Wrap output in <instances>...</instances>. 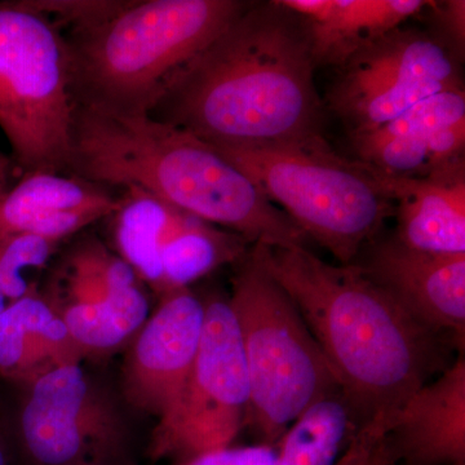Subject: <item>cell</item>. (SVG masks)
<instances>
[{"label":"cell","instance_id":"cell-1","mask_svg":"<svg viewBox=\"0 0 465 465\" xmlns=\"http://www.w3.org/2000/svg\"><path fill=\"white\" fill-rule=\"evenodd\" d=\"M307 24L280 0L250 3L173 75L149 116L213 146L322 136Z\"/></svg>","mask_w":465,"mask_h":465},{"label":"cell","instance_id":"cell-2","mask_svg":"<svg viewBox=\"0 0 465 465\" xmlns=\"http://www.w3.org/2000/svg\"><path fill=\"white\" fill-rule=\"evenodd\" d=\"M251 250L292 300L360 427L379 418L390 423L451 365L449 338L407 313L361 265L329 264L302 246Z\"/></svg>","mask_w":465,"mask_h":465},{"label":"cell","instance_id":"cell-3","mask_svg":"<svg viewBox=\"0 0 465 465\" xmlns=\"http://www.w3.org/2000/svg\"><path fill=\"white\" fill-rule=\"evenodd\" d=\"M67 174L146 193L251 244L305 247L309 240L213 145L149 115L108 114L74 104Z\"/></svg>","mask_w":465,"mask_h":465},{"label":"cell","instance_id":"cell-4","mask_svg":"<svg viewBox=\"0 0 465 465\" xmlns=\"http://www.w3.org/2000/svg\"><path fill=\"white\" fill-rule=\"evenodd\" d=\"M240 0L124 2L112 16L65 34L74 104L149 115L173 75L231 25Z\"/></svg>","mask_w":465,"mask_h":465},{"label":"cell","instance_id":"cell-5","mask_svg":"<svg viewBox=\"0 0 465 465\" xmlns=\"http://www.w3.org/2000/svg\"><path fill=\"white\" fill-rule=\"evenodd\" d=\"M213 148L342 265L353 264L393 213L371 168L341 157L323 136Z\"/></svg>","mask_w":465,"mask_h":465},{"label":"cell","instance_id":"cell-6","mask_svg":"<svg viewBox=\"0 0 465 465\" xmlns=\"http://www.w3.org/2000/svg\"><path fill=\"white\" fill-rule=\"evenodd\" d=\"M237 264L228 300L249 372L244 425L262 445L278 446L313 401L341 387L292 300L266 273L252 250Z\"/></svg>","mask_w":465,"mask_h":465},{"label":"cell","instance_id":"cell-7","mask_svg":"<svg viewBox=\"0 0 465 465\" xmlns=\"http://www.w3.org/2000/svg\"><path fill=\"white\" fill-rule=\"evenodd\" d=\"M74 99L65 33L30 2H0V128L24 173H65Z\"/></svg>","mask_w":465,"mask_h":465},{"label":"cell","instance_id":"cell-8","mask_svg":"<svg viewBox=\"0 0 465 465\" xmlns=\"http://www.w3.org/2000/svg\"><path fill=\"white\" fill-rule=\"evenodd\" d=\"M204 304L197 356L176 406L155 425L153 459L182 461L229 448L246 420L250 381L240 327L229 300Z\"/></svg>","mask_w":465,"mask_h":465},{"label":"cell","instance_id":"cell-9","mask_svg":"<svg viewBox=\"0 0 465 465\" xmlns=\"http://www.w3.org/2000/svg\"><path fill=\"white\" fill-rule=\"evenodd\" d=\"M29 387L20 432L34 464L114 465L124 458V418L78 362L51 367Z\"/></svg>","mask_w":465,"mask_h":465},{"label":"cell","instance_id":"cell-10","mask_svg":"<svg viewBox=\"0 0 465 465\" xmlns=\"http://www.w3.org/2000/svg\"><path fill=\"white\" fill-rule=\"evenodd\" d=\"M341 67L330 103L351 134L387 124L433 94L463 88L448 50L415 30H394Z\"/></svg>","mask_w":465,"mask_h":465},{"label":"cell","instance_id":"cell-11","mask_svg":"<svg viewBox=\"0 0 465 465\" xmlns=\"http://www.w3.org/2000/svg\"><path fill=\"white\" fill-rule=\"evenodd\" d=\"M124 369L128 402L158 421L176 406L200 345L204 304L189 287L161 293Z\"/></svg>","mask_w":465,"mask_h":465},{"label":"cell","instance_id":"cell-12","mask_svg":"<svg viewBox=\"0 0 465 465\" xmlns=\"http://www.w3.org/2000/svg\"><path fill=\"white\" fill-rule=\"evenodd\" d=\"M362 163L390 176L424 177L463 161L464 88L419 101L387 124L351 134Z\"/></svg>","mask_w":465,"mask_h":465},{"label":"cell","instance_id":"cell-13","mask_svg":"<svg viewBox=\"0 0 465 465\" xmlns=\"http://www.w3.org/2000/svg\"><path fill=\"white\" fill-rule=\"evenodd\" d=\"M370 243L361 265L366 274L407 313L463 351L465 253L412 250L396 237Z\"/></svg>","mask_w":465,"mask_h":465},{"label":"cell","instance_id":"cell-14","mask_svg":"<svg viewBox=\"0 0 465 465\" xmlns=\"http://www.w3.org/2000/svg\"><path fill=\"white\" fill-rule=\"evenodd\" d=\"M402 465H465V360L460 354L388 423Z\"/></svg>","mask_w":465,"mask_h":465},{"label":"cell","instance_id":"cell-15","mask_svg":"<svg viewBox=\"0 0 465 465\" xmlns=\"http://www.w3.org/2000/svg\"><path fill=\"white\" fill-rule=\"evenodd\" d=\"M370 168L385 197L397 203L401 243L424 252L465 253L464 161L424 177L390 176Z\"/></svg>","mask_w":465,"mask_h":465},{"label":"cell","instance_id":"cell-16","mask_svg":"<svg viewBox=\"0 0 465 465\" xmlns=\"http://www.w3.org/2000/svg\"><path fill=\"white\" fill-rule=\"evenodd\" d=\"M307 24L317 65L342 66L428 5L421 0H280Z\"/></svg>","mask_w":465,"mask_h":465},{"label":"cell","instance_id":"cell-17","mask_svg":"<svg viewBox=\"0 0 465 465\" xmlns=\"http://www.w3.org/2000/svg\"><path fill=\"white\" fill-rule=\"evenodd\" d=\"M82 351L45 296L34 292L0 314V375L27 382L51 367L78 362Z\"/></svg>","mask_w":465,"mask_h":465},{"label":"cell","instance_id":"cell-18","mask_svg":"<svg viewBox=\"0 0 465 465\" xmlns=\"http://www.w3.org/2000/svg\"><path fill=\"white\" fill-rule=\"evenodd\" d=\"M247 243L235 232L219 231L197 217L174 211L159 247V292L185 289L217 266L240 262L247 253Z\"/></svg>","mask_w":465,"mask_h":465},{"label":"cell","instance_id":"cell-19","mask_svg":"<svg viewBox=\"0 0 465 465\" xmlns=\"http://www.w3.org/2000/svg\"><path fill=\"white\" fill-rule=\"evenodd\" d=\"M121 197L106 186L65 173H30L0 201V237L16 234L29 220L66 211L101 210L110 215Z\"/></svg>","mask_w":465,"mask_h":465},{"label":"cell","instance_id":"cell-20","mask_svg":"<svg viewBox=\"0 0 465 465\" xmlns=\"http://www.w3.org/2000/svg\"><path fill=\"white\" fill-rule=\"evenodd\" d=\"M360 430L341 390L313 401L278 443L277 465H335Z\"/></svg>","mask_w":465,"mask_h":465},{"label":"cell","instance_id":"cell-21","mask_svg":"<svg viewBox=\"0 0 465 465\" xmlns=\"http://www.w3.org/2000/svg\"><path fill=\"white\" fill-rule=\"evenodd\" d=\"M113 213L114 235L121 258L133 266L137 277L155 290L162 289L159 247L168 223L177 208L136 189H125Z\"/></svg>","mask_w":465,"mask_h":465},{"label":"cell","instance_id":"cell-22","mask_svg":"<svg viewBox=\"0 0 465 465\" xmlns=\"http://www.w3.org/2000/svg\"><path fill=\"white\" fill-rule=\"evenodd\" d=\"M56 312L79 351H109L143 326L149 302L139 287L101 304H63Z\"/></svg>","mask_w":465,"mask_h":465},{"label":"cell","instance_id":"cell-23","mask_svg":"<svg viewBox=\"0 0 465 465\" xmlns=\"http://www.w3.org/2000/svg\"><path fill=\"white\" fill-rule=\"evenodd\" d=\"M60 242L34 234L0 237V284L11 304L36 291V278Z\"/></svg>","mask_w":465,"mask_h":465},{"label":"cell","instance_id":"cell-24","mask_svg":"<svg viewBox=\"0 0 465 465\" xmlns=\"http://www.w3.org/2000/svg\"><path fill=\"white\" fill-rule=\"evenodd\" d=\"M385 419L363 424L335 465H402L391 448Z\"/></svg>","mask_w":465,"mask_h":465},{"label":"cell","instance_id":"cell-25","mask_svg":"<svg viewBox=\"0 0 465 465\" xmlns=\"http://www.w3.org/2000/svg\"><path fill=\"white\" fill-rule=\"evenodd\" d=\"M278 448L259 445L225 448L206 452L176 465H277Z\"/></svg>","mask_w":465,"mask_h":465},{"label":"cell","instance_id":"cell-26","mask_svg":"<svg viewBox=\"0 0 465 465\" xmlns=\"http://www.w3.org/2000/svg\"><path fill=\"white\" fill-rule=\"evenodd\" d=\"M442 23L459 50H463L465 41V3L463 0L448 2L443 8Z\"/></svg>","mask_w":465,"mask_h":465},{"label":"cell","instance_id":"cell-27","mask_svg":"<svg viewBox=\"0 0 465 465\" xmlns=\"http://www.w3.org/2000/svg\"><path fill=\"white\" fill-rule=\"evenodd\" d=\"M14 163V159L0 152V201L9 191V179L12 176Z\"/></svg>","mask_w":465,"mask_h":465},{"label":"cell","instance_id":"cell-28","mask_svg":"<svg viewBox=\"0 0 465 465\" xmlns=\"http://www.w3.org/2000/svg\"><path fill=\"white\" fill-rule=\"evenodd\" d=\"M11 305V302H9V300L7 299V296H5V291L2 289V284H0V314L3 313V312L5 311Z\"/></svg>","mask_w":465,"mask_h":465},{"label":"cell","instance_id":"cell-29","mask_svg":"<svg viewBox=\"0 0 465 465\" xmlns=\"http://www.w3.org/2000/svg\"><path fill=\"white\" fill-rule=\"evenodd\" d=\"M0 465H8L7 450L2 437H0Z\"/></svg>","mask_w":465,"mask_h":465}]
</instances>
